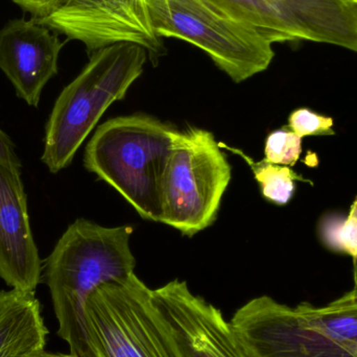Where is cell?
<instances>
[{
	"instance_id": "1",
	"label": "cell",
	"mask_w": 357,
	"mask_h": 357,
	"mask_svg": "<svg viewBox=\"0 0 357 357\" xmlns=\"http://www.w3.org/2000/svg\"><path fill=\"white\" fill-rule=\"evenodd\" d=\"M132 234L130 226L104 227L79 218L44 261L43 278L59 323L56 333L75 356L89 357L85 331L88 298L102 285L126 280L135 273Z\"/></svg>"
},
{
	"instance_id": "2",
	"label": "cell",
	"mask_w": 357,
	"mask_h": 357,
	"mask_svg": "<svg viewBox=\"0 0 357 357\" xmlns=\"http://www.w3.org/2000/svg\"><path fill=\"white\" fill-rule=\"evenodd\" d=\"M180 130L150 115L109 119L86 146L84 165L144 220L160 222L165 169Z\"/></svg>"
},
{
	"instance_id": "3",
	"label": "cell",
	"mask_w": 357,
	"mask_h": 357,
	"mask_svg": "<svg viewBox=\"0 0 357 357\" xmlns=\"http://www.w3.org/2000/svg\"><path fill=\"white\" fill-rule=\"evenodd\" d=\"M149 52L133 43H117L92 54L82 73L63 89L45 126L41 160L52 174L73 162L107 109L125 98L144 73Z\"/></svg>"
},
{
	"instance_id": "4",
	"label": "cell",
	"mask_w": 357,
	"mask_h": 357,
	"mask_svg": "<svg viewBox=\"0 0 357 357\" xmlns=\"http://www.w3.org/2000/svg\"><path fill=\"white\" fill-rule=\"evenodd\" d=\"M85 331L89 357H185L153 289L135 273L88 298Z\"/></svg>"
},
{
	"instance_id": "5",
	"label": "cell",
	"mask_w": 357,
	"mask_h": 357,
	"mask_svg": "<svg viewBox=\"0 0 357 357\" xmlns=\"http://www.w3.org/2000/svg\"><path fill=\"white\" fill-rule=\"evenodd\" d=\"M213 134L180 131L165 169L160 222L192 237L215 222L231 165Z\"/></svg>"
},
{
	"instance_id": "6",
	"label": "cell",
	"mask_w": 357,
	"mask_h": 357,
	"mask_svg": "<svg viewBox=\"0 0 357 357\" xmlns=\"http://www.w3.org/2000/svg\"><path fill=\"white\" fill-rule=\"evenodd\" d=\"M154 21L159 38H177L205 52L233 82L241 83L268 68L273 44L214 0H167Z\"/></svg>"
},
{
	"instance_id": "7",
	"label": "cell",
	"mask_w": 357,
	"mask_h": 357,
	"mask_svg": "<svg viewBox=\"0 0 357 357\" xmlns=\"http://www.w3.org/2000/svg\"><path fill=\"white\" fill-rule=\"evenodd\" d=\"M268 42L310 41L351 50L357 21L350 0H214Z\"/></svg>"
},
{
	"instance_id": "8",
	"label": "cell",
	"mask_w": 357,
	"mask_h": 357,
	"mask_svg": "<svg viewBox=\"0 0 357 357\" xmlns=\"http://www.w3.org/2000/svg\"><path fill=\"white\" fill-rule=\"evenodd\" d=\"M38 21L81 42L91 54L113 44L133 43L146 48L154 61L165 50L146 0H56Z\"/></svg>"
},
{
	"instance_id": "9",
	"label": "cell",
	"mask_w": 357,
	"mask_h": 357,
	"mask_svg": "<svg viewBox=\"0 0 357 357\" xmlns=\"http://www.w3.org/2000/svg\"><path fill=\"white\" fill-rule=\"evenodd\" d=\"M245 357H356L306 322L296 307L260 296L230 321Z\"/></svg>"
},
{
	"instance_id": "10",
	"label": "cell",
	"mask_w": 357,
	"mask_h": 357,
	"mask_svg": "<svg viewBox=\"0 0 357 357\" xmlns=\"http://www.w3.org/2000/svg\"><path fill=\"white\" fill-rule=\"evenodd\" d=\"M185 357H245L230 322L218 308L195 295L178 279L153 289Z\"/></svg>"
},
{
	"instance_id": "11",
	"label": "cell",
	"mask_w": 357,
	"mask_h": 357,
	"mask_svg": "<svg viewBox=\"0 0 357 357\" xmlns=\"http://www.w3.org/2000/svg\"><path fill=\"white\" fill-rule=\"evenodd\" d=\"M52 31L33 17L8 21L0 29V70L29 106L38 107L46 84L58 73L65 42Z\"/></svg>"
},
{
	"instance_id": "12",
	"label": "cell",
	"mask_w": 357,
	"mask_h": 357,
	"mask_svg": "<svg viewBox=\"0 0 357 357\" xmlns=\"http://www.w3.org/2000/svg\"><path fill=\"white\" fill-rule=\"evenodd\" d=\"M42 273L21 171L0 165V279L10 289L35 293Z\"/></svg>"
},
{
	"instance_id": "13",
	"label": "cell",
	"mask_w": 357,
	"mask_h": 357,
	"mask_svg": "<svg viewBox=\"0 0 357 357\" xmlns=\"http://www.w3.org/2000/svg\"><path fill=\"white\" fill-rule=\"evenodd\" d=\"M47 335L35 293L0 291V357H23L43 350Z\"/></svg>"
},
{
	"instance_id": "14",
	"label": "cell",
	"mask_w": 357,
	"mask_h": 357,
	"mask_svg": "<svg viewBox=\"0 0 357 357\" xmlns=\"http://www.w3.org/2000/svg\"><path fill=\"white\" fill-rule=\"evenodd\" d=\"M218 144L220 148L227 149V150L239 155L249 165L253 172L254 177L260 185L264 199L276 204V205L284 206L289 204L295 193V181L310 183L312 185V181L304 178L301 175H298L289 167L273 165L266 160L256 162L241 150L225 146L222 144Z\"/></svg>"
},
{
	"instance_id": "15",
	"label": "cell",
	"mask_w": 357,
	"mask_h": 357,
	"mask_svg": "<svg viewBox=\"0 0 357 357\" xmlns=\"http://www.w3.org/2000/svg\"><path fill=\"white\" fill-rule=\"evenodd\" d=\"M306 322L342 345L357 344V312H335L307 302L296 306Z\"/></svg>"
},
{
	"instance_id": "16",
	"label": "cell",
	"mask_w": 357,
	"mask_h": 357,
	"mask_svg": "<svg viewBox=\"0 0 357 357\" xmlns=\"http://www.w3.org/2000/svg\"><path fill=\"white\" fill-rule=\"evenodd\" d=\"M319 229L325 247L351 256L354 266L357 264V197L347 218L335 214L326 215L321 220Z\"/></svg>"
},
{
	"instance_id": "17",
	"label": "cell",
	"mask_w": 357,
	"mask_h": 357,
	"mask_svg": "<svg viewBox=\"0 0 357 357\" xmlns=\"http://www.w3.org/2000/svg\"><path fill=\"white\" fill-rule=\"evenodd\" d=\"M264 154L268 162L294 167L302 154V138L295 132L277 130L266 138Z\"/></svg>"
},
{
	"instance_id": "18",
	"label": "cell",
	"mask_w": 357,
	"mask_h": 357,
	"mask_svg": "<svg viewBox=\"0 0 357 357\" xmlns=\"http://www.w3.org/2000/svg\"><path fill=\"white\" fill-rule=\"evenodd\" d=\"M333 126L335 121L331 117L306 108L297 109L289 117V129L302 139L307 136H335Z\"/></svg>"
},
{
	"instance_id": "19",
	"label": "cell",
	"mask_w": 357,
	"mask_h": 357,
	"mask_svg": "<svg viewBox=\"0 0 357 357\" xmlns=\"http://www.w3.org/2000/svg\"><path fill=\"white\" fill-rule=\"evenodd\" d=\"M0 165L21 171L22 165L15 150L14 142L8 134L0 129Z\"/></svg>"
},
{
	"instance_id": "20",
	"label": "cell",
	"mask_w": 357,
	"mask_h": 357,
	"mask_svg": "<svg viewBox=\"0 0 357 357\" xmlns=\"http://www.w3.org/2000/svg\"><path fill=\"white\" fill-rule=\"evenodd\" d=\"M24 12L33 15V18L41 19L50 14L56 0H13Z\"/></svg>"
},
{
	"instance_id": "21",
	"label": "cell",
	"mask_w": 357,
	"mask_h": 357,
	"mask_svg": "<svg viewBox=\"0 0 357 357\" xmlns=\"http://www.w3.org/2000/svg\"><path fill=\"white\" fill-rule=\"evenodd\" d=\"M354 289L344 294L342 296L341 301L346 310L357 312V264H354Z\"/></svg>"
},
{
	"instance_id": "22",
	"label": "cell",
	"mask_w": 357,
	"mask_h": 357,
	"mask_svg": "<svg viewBox=\"0 0 357 357\" xmlns=\"http://www.w3.org/2000/svg\"><path fill=\"white\" fill-rule=\"evenodd\" d=\"M146 6L150 10L152 22L158 20L161 17L165 16V13L169 8V1L167 0H146Z\"/></svg>"
},
{
	"instance_id": "23",
	"label": "cell",
	"mask_w": 357,
	"mask_h": 357,
	"mask_svg": "<svg viewBox=\"0 0 357 357\" xmlns=\"http://www.w3.org/2000/svg\"><path fill=\"white\" fill-rule=\"evenodd\" d=\"M23 357H79L75 356V354H52V352H46L45 350H38V351L31 352V354H27V356Z\"/></svg>"
},
{
	"instance_id": "24",
	"label": "cell",
	"mask_w": 357,
	"mask_h": 357,
	"mask_svg": "<svg viewBox=\"0 0 357 357\" xmlns=\"http://www.w3.org/2000/svg\"><path fill=\"white\" fill-rule=\"evenodd\" d=\"M343 346L347 348L354 356L357 357V344H346V345Z\"/></svg>"
},
{
	"instance_id": "25",
	"label": "cell",
	"mask_w": 357,
	"mask_h": 357,
	"mask_svg": "<svg viewBox=\"0 0 357 357\" xmlns=\"http://www.w3.org/2000/svg\"><path fill=\"white\" fill-rule=\"evenodd\" d=\"M352 8H354V13L357 19V0H351Z\"/></svg>"
}]
</instances>
